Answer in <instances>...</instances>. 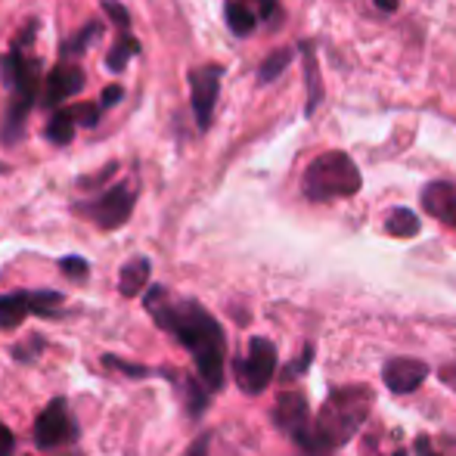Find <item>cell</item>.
Listing matches in <instances>:
<instances>
[{
  "label": "cell",
  "instance_id": "d6986e66",
  "mask_svg": "<svg viewBox=\"0 0 456 456\" xmlns=\"http://www.w3.org/2000/svg\"><path fill=\"white\" fill-rule=\"evenodd\" d=\"M137 53H140V44L134 41V35H131V31H121V37L112 44V50L106 53V69H109V72H121V69H125Z\"/></svg>",
  "mask_w": 456,
  "mask_h": 456
},
{
  "label": "cell",
  "instance_id": "6da1fadb",
  "mask_svg": "<svg viewBox=\"0 0 456 456\" xmlns=\"http://www.w3.org/2000/svg\"><path fill=\"white\" fill-rule=\"evenodd\" d=\"M143 307L168 336H175L190 351L205 388L221 391L224 361H227V338L221 323L196 298H175L165 286H150V292L143 295Z\"/></svg>",
  "mask_w": 456,
  "mask_h": 456
},
{
  "label": "cell",
  "instance_id": "ffe728a7",
  "mask_svg": "<svg viewBox=\"0 0 456 456\" xmlns=\"http://www.w3.org/2000/svg\"><path fill=\"white\" fill-rule=\"evenodd\" d=\"M292 56H295L292 47L273 50V53L267 56L265 62H261V69H258V85H273V81L280 78L282 72H286V66L292 62Z\"/></svg>",
  "mask_w": 456,
  "mask_h": 456
},
{
  "label": "cell",
  "instance_id": "9c48e42d",
  "mask_svg": "<svg viewBox=\"0 0 456 456\" xmlns=\"http://www.w3.org/2000/svg\"><path fill=\"white\" fill-rule=\"evenodd\" d=\"M190 102L192 112H196V125L199 131H208L211 118H215V102H217V91H221L224 81V66H199L190 72Z\"/></svg>",
  "mask_w": 456,
  "mask_h": 456
},
{
  "label": "cell",
  "instance_id": "8992f818",
  "mask_svg": "<svg viewBox=\"0 0 456 456\" xmlns=\"http://www.w3.org/2000/svg\"><path fill=\"white\" fill-rule=\"evenodd\" d=\"M62 301H66L62 292H53V289H37V292L19 289V292L0 295V330H16L31 314H37V317H53V314H60Z\"/></svg>",
  "mask_w": 456,
  "mask_h": 456
},
{
  "label": "cell",
  "instance_id": "7a4b0ae2",
  "mask_svg": "<svg viewBox=\"0 0 456 456\" xmlns=\"http://www.w3.org/2000/svg\"><path fill=\"white\" fill-rule=\"evenodd\" d=\"M370 407H372L370 388L351 385V388L330 391L317 422L307 426L295 441H298L305 456H332V451H338V447H345L354 438L357 428L370 416Z\"/></svg>",
  "mask_w": 456,
  "mask_h": 456
},
{
  "label": "cell",
  "instance_id": "44dd1931",
  "mask_svg": "<svg viewBox=\"0 0 456 456\" xmlns=\"http://www.w3.org/2000/svg\"><path fill=\"white\" fill-rule=\"evenodd\" d=\"M183 401L190 416L205 413V407H208V388H205L202 379H183Z\"/></svg>",
  "mask_w": 456,
  "mask_h": 456
},
{
  "label": "cell",
  "instance_id": "ba28073f",
  "mask_svg": "<svg viewBox=\"0 0 456 456\" xmlns=\"http://www.w3.org/2000/svg\"><path fill=\"white\" fill-rule=\"evenodd\" d=\"M276 372V348L267 338H252L248 354L236 361V382L246 395H261Z\"/></svg>",
  "mask_w": 456,
  "mask_h": 456
},
{
  "label": "cell",
  "instance_id": "7c38bea8",
  "mask_svg": "<svg viewBox=\"0 0 456 456\" xmlns=\"http://www.w3.org/2000/svg\"><path fill=\"white\" fill-rule=\"evenodd\" d=\"M307 416H311V410H307V397L301 395V391H286V395H280V401H276V407H273L276 428H282V432L292 435V438H298L307 428Z\"/></svg>",
  "mask_w": 456,
  "mask_h": 456
},
{
  "label": "cell",
  "instance_id": "277c9868",
  "mask_svg": "<svg viewBox=\"0 0 456 456\" xmlns=\"http://www.w3.org/2000/svg\"><path fill=\"white\" fill-rule=\"evenodd\" d=\"M361 186H363L361 168L342 150H330L314 159L305 171V181H301V190H305V196L311 202H332V199L357 196Z\"/></svg>",
  "mask_w": 456,
  "mask_h": 456
},
{
  "label": "cell",
  "instance_id": "52a82bcc",
  "mask_svg": "<svg viewBox=\"0 0 456 456\" xmlns=\"http://www.w3.org/2000/svg\"><path fill=\"white\" fill-rule=\"evenodd\" d=\"M78 441V422L69 410L66 397H53L35 419V447L37 451H56L62 444Z\"/></svg>",
  "mask_w": 456,
  "mask_h": 456
},
{
  "label": "cell",
  "instance_id": "e0dca14e",
  "mask_svg": "<svg viewBox=\"0 0 456 456\" xmlns=\"http://www.w3.org/2000/svg\"><path fill=\"white\" fill-rule=\"evenodd\" d=\"M419 230H422L419 217L410 208H391L388 217H385V233L397 236V240H413V236H419Z\"/></svg>",
  "mask_w": 456,
  "mask_h": 456
},
{
  "label": "cell",
  "instance_id": "d4e9b609",
  "mask_svg": "<svg viewBox=\"0 0 456 456\" xmlns=\"http://www.w3.org/2000/svg\"><path fill=\"white\" fill-rule=\"evenodd\" d=\"M69 112H72V118L78 121V125H85V127H94L96 121H100V106H94V102H81V106H69Z\"/></svg>",
  "mask_w": 456,
  "mask_h": 456
},
{
  "label": "cell",
  "instance_id": "8fae6325",
  "mask_svg": "<svg viewBox=\"0 0 456 456\" xmlns=\"http://www.w3.org/2000/svg\"><path fill=\"white\" fill-rule=\"evenodd\" d=\"M382 379H385V385H388V391H395V395H410V391H416L428 379V363L413 361V357H395V361L385 363Z\"/></svg>",
  "mask_w": 456,
  "mask_h": 456
},
{
  "label": "cell",
  "instance_id": "3957f363",
  "mask_svg": "<svg viewBox=\"0 0 456 456\" xmlns=\"http://www.w3.org/2000/svg\"><path fill=\"white\" fill-rule=\"evenodd\" d=\"M31 35H35V22L22 31V37H16L10 53L0 56V78L10 87V106H6V115L0 121V140L6 146L22 140L25 115L37 102V94H41V62L35 56H28Z\"/></svg>",
  "mask_w": 456,
  "mask_h": 456
},
{
  "label": "cell",
  "instance_id": "5bb4252c",
  "mask_svg": "<svg viewBox=\"0 0 456 456\" xmlns=\"http://www.w3.org/2000/svg\"><path fill=\"white\" fill-rule=\"evenodd\" d=\"M150 273H152V265L146 258H131L118 273V292L125 298H137L146 286H150Z\"/></svg>",
  "mask_w": 456,
  "mask_h": 456
},
{
  "label": "cell",
  "instance_id": "f1b7e54d",
  "mask_svg": "<svg viewBox=\"0 0 456 456\" xmlns=\"http://www.w3.org/2000/svg\"><path fill=\"white\" fill-rule=\"evenodd\" d=\"M208 447H211V435H199L196 441L190 444V451H186V456H208Z\"/></svg>",
  "mask_w": 456,
  "mask_h": 456
},
{
  "label": "cell",
  "instance_id": "484cf974",
  "mask_svg": "<svg viewBox=\"0 0 456 456\" xmlns=\"http://www.w3.org/2000/svg\"><path fill=\"white\" fill-rule=\"evenodd\" d=\"M60 271L66 276H72V280H87V273H91V265H87L85 258H75V255H69V258L60 261Z\"/></svg>",
  "mask_w": 456,
  "mask_h": 456
},
{
  "label": "cell",
  "instance_id": "ac0fdd59",
  "mask_svg": "<svg viewBox=\"0 0 456 456\" xmlns=\"http://www.w3.org/2000/svg\"><path fill=\"white\" fill-rule=\"evenodd\" d=\"M75 127H78V121L72 118V112H69V109H56L53 118H50L47 127H44V134H47L50 143L66 146L75 140Z\"/></svg>",
  "mask_w": 456,
  "mask_h": 456
},
{
  "label": "cell",
  "instance_id": "f546056e",
  "mask_svg": "<svg viewBox=\"0 0 456 456\" xmlns=\"http://www.w3.org/2000/svg\"><path fill=\"white\" fill-rule=\"evenodd\" d=\"M121 96H125L121 85L106 87V91H102V100H100V109H109V106H115V102H121Z\"/></svg>",
  "mask_w": 456,
  "mask_h": 456
},
{
  "label": "cell",
  "instance_id": "9a60e30c",
  "mask_svg": "<svg viewBox=\"0 0 456 456\" xmlns=\"http://www.w3.org/2000/svg\"><path fill=\"white\" fill-rule=\"evenodd\" d=\"M301 56H305V78H307V106H305V115H314L320 102H323V81H320L317 53H314V44L311 41H301Z\"/></svg>",
  "mask_w": 456,
  "mask_h": 456
},
{
  "label": "cell",
  "instance_id": "603a6c76",
  "mask_svg": "<svg viewBox=\"0 0 456 456\" xmlns=\"http://www.w3.org/2000/svg\"><path fill=\"white\" fill-rule=\"evenodd\" d=\"M236 4L255 6V10H258V16L265 19V22H271V25H276V19L282 16V6L276 4V0H236Z\"/></svg>",
  "mask_w": 456,
  "mask_h": 456
},
{
  "label": "cell",
  "instance_id": "4316f807",
  "mask_svg": "<svg viewBox=\"0 0 456 456\" xmlns=\"http://www.w3.org/2000/svg\"><path fill=\"white\" fill-rule=\"evenodd\" d=\"M311 354H314V348H305V351H301V357H298V361H295L292 366H289V370L282 372V376H286V379H295L301 370H307V366H311Z\"/></svg>",
  "mask_w": 456,
  "mask_h": 456
},
{
  "label": "cell",
  "instance_id": "83f0119b",
  "mask_svg": "<svg viewBox=\"0 0 456 456\" xmlns=\"http://www.w3.org/2000/svg\"><path fill=\"white\" fill-rule=\"evenodd\" d=\"M12 451H16V435L0 422V456H10Z\"/></svg>",
  "mask_w": 456,
  "mask_h": 456
},
{
  "label": "cell",
  "instance_id": "cb8c5ba5",
  "mask_svg": "<svg viewBox=\"0 0 456 456\" xmlns=\"http://www.w3.org/2000/svg\"><path fill=\"white\" fill-rule=\"evenodd\" d=\"M102 12H106L121 31H131V16H127V10L118 4V0H102Z\"/></svg>",
  "mask_w": 456,
  "mask_h": 456
},
{
  "label": "cell",
  "instance_id": "7402d4cb",
  "mask_svg": "<svg viewBox=\"0 0 456 456\" xmlns=\"http://www.w3.org/2000/svg\"><path fill=\"white\" fill-rule=\"evenodd\" d=\"M102 35V22H87L85 28H81V35H75L72 41L62 44V56H78L85 53L87 47H91V41Z\"/></svg>",
  "mask_w": 456,
  "mask_h": 456
},
{
  "label": "cell",
  "instance_id": "d6a6232c",
  "mask_svg": "<svg viewBox=\"0 0 456 456\" xmlns=\"http://www.w3.org/2000/svg\"><path fill=\"white\" fill-rule=\"evenodd\" d=\"M395 456H407V453H403V451H397V453H395Z\"/></svg>",
  "mask_w": 456,
  "mask_h": 456
},
{
  "label": "cell",
  "instance_id": "4dcf8cb0",
  "mask_svg": "<svg viewBox=\"0 0 456 456\" xmlns=\"http://www.w3.org/2000/svg\"><path fill=\"white\" fill-rule=\"evenodd\" d=\"M416 456H438L428 444V438H416Z\"/></svg>",
  "mask_w": 456,
  "mask_h": 456
},
{
  "label": "cell",
  "instance_id": "4fadbf2b",
  "mask_svg": "<svg viewBox=\"0 0 456 456\" xmlns=\"http://www.w3.org/2000/svg\"><path fill=\"white\" fill-rule=\"evenodd\" d=\"M422 208L441 224L456 230V186L447 181H435L422 190Z\"/></svg>",
  "mask_w": 456,
  "mask_h": 456
},
{
  "label": "cell",
  "instance_id": "30bf717a",
  "mask_svg": "<svg viewBox=\"0 0 456 456\" xmlns=\"http://www.w3.org/2000/svg\"><path fill=\"white\" fill-rule=\"evenodd\" d=\"M85 91V72L75 66H66V62H60L56 69H50L47 78H44V96L41 102L47 109H56L60 102H66L69 96L81 94Z\"/></svg>",
  "mask_w": 456,
  "mask_h": 456
},
{
  "label": "cell",
  "instance_id": "2e32d148",
  "mask_svg": "<svg viewBox=\"0 0 456 456\" xmlns=\"http://www.w3.org/2000/svg\"><path fill=\"white\" fill-rule=\"evenodd\" d=\"M224 16H227V25H230V31H233L236 37H248L261 22V16H258V10H255V6L236 4V0H227V6H224Z\"/></svg>",
  "mask_w": 456,
  "mask_h": 456
},
{
  "label": "cell",
  "instance_id": "1f68e13d",
  "mask_svg": "<svg viewBox=\"0 0 456 456\" xmlns=\"http://www.w3.org/2000/svg\"><path fill=\"white\" fill-rule=\"evenodd\" d=\"M376 6L382 12H397V6H401V0H376Z\"/></svg>",
  "mask_w": 456,
  "mask_h": 456
},
{
  "label": "cell",
  "instance_id": "5b68a950",
  "mask_svg": "<svg viewBox=\"0 0 456 456\" xmlns=\"http://www.w3.org/2000/svg\"><path fill=\"white\" fill-rule=\"evenodd\" d=\"M134 202H137V192L127 183H115L109 190H102L100 196L87 199V202H78L75 211L87 221H94L100 230H118L131 221Z\"/></svg>",
  "mask_w": 456,
  "mask_h": 456
}]
</instances>
